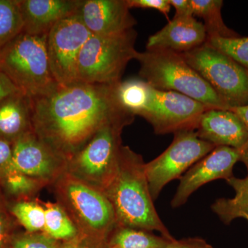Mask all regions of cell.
Here are the masks:
<instances>
[{"mask_svg":"<svg viewBox=\"0 0 248 248\" xmlns=\"http://www.w3.org/2000/svg\"><path fill=\"white\" fill-rule=\"evenodd\" d=\"M117 84L77 81L34 99L32 131L68 161L106 124L133 115L119 104Z\"/></svg>","mask_w":248,"mask_h":248,"instance_id":"cell-1","label":"cell"},{"mask_svg":"<svg viewBox=\"0 0 248 248\" xmlns=\"http://www.w3.org/2000/svg\"><path fill=\"white\" fill-rule=\"evenodd\" d=\"M145 165L141 155L122 146L115 175L104 191L115 212L116 224L156 231L174 240L155 208Z\"/></svg>","mask_w":248,"mask_h":248,"instance_id":"cell-2","label":"cell"},{"mask_svg":"<svg viewBox=\"0 0 248 248\" xmlns=\"http://www.w3.org/2000/svg\"><path fill=\"white\" fill-rule=\"evenodd\" d=\"M47 35L22 33L0 48V71L31 99L45 97L58 89L47 53Z\"/></svg>","mask_w":248,"mask_h":248,"instance_id":"cell-3","label":"cell"},{"mask_svg":"<svg viewBox=\"0 0 248 248\" xmlns=\"http://www.w3.org/2000/svg\"><path fill=\"white\" fill-rule=\"evenodd\" d=\"M140 76L151 87L172 91L202 103L209 108L229 110L215 91L186 62L182 53L170 50L138 52Z\"/></svg>","mask_w":248,"mask_h":248,"instance_id":"cell-4","label":"cell"},{"mask_svg":"<svg viewBox=\"0 0 248 248\" xmlns=\"http://www.w3.org/2000/svg\"><path fill=\"white\" fill-rule=\"evenodd\" d=\"M50 187L56 202L66 210L80 235L104 244L116 225L115 212L104 192L67 172Z\"/></svg>","mask_w":248,"mask_h":248,"instance_id":"cell-5","label":"cell"},{"mask_svg":"<svg viewBox=\"0 0 248 248\" xmlns=\"http://www.w3.org/2000/svg\"><path fill=\"white\" fill-rule=\"evenodd\" d=\"M135 117L124 116L104 125L68 160L67 172L104 192L117 170L123 146L122 132L133 123Z\"/></svg>","mask_w":248,"mask_h":248,"instance_id":"cell-6","label":"cell"},{"mask_svg":"<svg viewBox=\"0 0 248 248\" xmlns=\"http://www.w3.org/2000/svg\"><path fill=\"white\" fill-rule=\"evenodd\" d=\"M138 32L130 29L115 35H93L78 62L77 80L91 84L114 85L121 81L127 65L135 60Z\"/></svg>","mask_w":248,"mask_h":248,"instance_id":"cell-7","label":"cell"},{"mask_svg":"<svg viewBox=\"0 0 248 248\" xmlns=\"http://www.w3.org/2000/svg\"><path fill=\"white\" fill-rule=\"evenodd\" d=\"M229 108L248 105V71L206 43L182 53Z\"/></svg>","mask_w":248,"mask_h":248,"instance_id":"cell-8","label":"cell"},{"mask_svg":"<svg viewBox=\"0 0 248 248\" xmlns=\"http://www.w3.org/2000/svg\"><path fill=\"white\" fill-rule=\"evenodd\" d=\"M174 135L169 148L145 165L150 192L154 201L165 186L175 179H180L194 164L215 148L199 138L195 130H184Z\"/></svg>","mask_w":248,"mask_h":248,"instance_id":"cell-9","label":"cell"},{"mask_svg":"<svg viewBox=\"0 0 248 248\" xmlns=\"http://www.w3.org/2000/svg\"><path fill=\"white\" fill-rule=\"evenodd\" d=\"M91 35L77 14L62 19L49 31L46 42L49 65L60 86L78 81V59Z\"/></svg>","mask_w":248,"mask_h":248,"instance_id":"cell-10","label":"cell"},{"mask_svg":"<svg viewBox=\"0 0 248 248\" xmlns=\"http://www.w3.org/2000/svg\"><path fill=\"white\" fill-rule=\"evenodd\" d=\"M208 107L172 91L151 88V98L140 116L148 121L156 135L195 130L201 116Z\"/></svg>","mask_w":248,"mask_h":248,"instance_id":"cell-11","label":"cell"},{"mask_svg":"<svg viewBox=\"0 0 248 248\" xmlns=\"http://www.w3.org/2000/svg\"><path fill=\"white\" fill-rule=\"evenodd\" d=\"M14 166L19 172L50 187L67 172L68 159L29 132L13 143Z\"/></svg>","mask_w":248,"mask_h":248,"instance_id":"cell-12","label":"cell"},{"mask_svg":"<svg viewBox=\"0 0 248 248\" xmlns=\"http://www.w3.org/2000/svg\"><path fill=\"white\" fill-rule=\"evenodd\" d=\"M238 161H241V153L238 150L228 146L215 147L181 178L171 207L178 208L184 205L194 192L208 183L232 177L233 169Z\"/></svg>","mask_w":248,"mask_h":248,"instance_id":"cell-13","label":"cell"},{"mask_svg":"<svg viewBox=\"0 0 248 248\" xmlns=\"http://www.w3.org/2000/svg\"><path fill=\"white\" fill-rule=\"evenodd\" d=\"M197 136L215 147L228 146L241 153V161L248 164V131L242 121L230 110L208 109L195 129Z\"/></svg>","mask_w":248,"mask_h":248,"instance_id":"cell-14","label":"cell"},{"mask_svg":"<svg viewBox=\"0 0 248 248\" xmlns=\"http://www.w3.org/2000/svg\"><path fill=\"white\" fill-rule=\"evenodd\" d=\"M76 14L93 35L121 33L137 24L126 0H81Z\"/></svg>","mask_w":248,"mask_h":248,"instance_id":"cell-15","label":"cell"},{"mask_svg":"<svg viewBox=\"0 0 248 248\" xmlns=\"http://www.w3.org/2000/svg\"><path fill=\"white\" fill-rule=\"evenodd\" d=\"M207 39L203 24L194 16L174 17L162 29L148 38L146 50L186 53L204 45Z\"/></svg>","mask_w":248,"mask_h":248,"instance_id":"cell-16","label":"cell"},{"mask_svg":"<svg viewBox=\"0 0 248 248\" xmlns=\"http://www.w3.org/2000/svg\"><path fill=\"white\" fill-rule=\"evenodd\" d=\"M24 33L48 35L62 19L76 15L81 0H17Z\"/></svg>","mask_w":248,"mask_h":248,"instance_id":"cell-17","label":"cell"},{"mask_svg":"<svg viewBox=\"0 0 248 248\" xmlns=\"http://www.w3.org/2000/svg\"><path fill=\"white\" fill-rule=\"evenodd\" d=\"M33 99L19 92L0 99V138L14 143L32 131Z\"/></svg>","mask_w":248,"mask_h":248,"instance_id":"cell-18","label":"cell"},{"mask_svg":"<svg viewBox=\"0 0 248 248\" xmlns=\"http://www.w3.org/2000/svg\"><path fill=\"white\" fill-rule=\"evenodd\" d=\"M226 182L234 190V197L218 199L212 204V210L225 225L237 218H244L248 223V175L244 178L233 176Z\"/></svg>","mask_w":248,"mask_h":248,"instance_id":"cell-19","label":"cell"},{"mask_svg":"<svg viewBox=\"0 0 248 248\" xmlns=\"http://www.w3.org/2000/svg\"><path fill=\"white\" fill-rule=\"evenodd\" d=\"M172 241L155 235L153 232L116 224L106 240L105 246L106 248H164Z\"/></svg>","mask_w":248,"mask_h":248,"instance_id":"cell-20","label":"cell"},{"mask_svg":"<svg viewBox=\"0 0 248 248\" xmlns=\"http://www.w3.org/2000/svg\"><path fill=\"white\" fill-rule=\"evenodd\" d=\"M45 187L42 182L16 169L0 177V192L7 202L35 200Z\"/></svg>","mask_w":248,"mask_h":248,"instance_id":"cell-21","label":"cell"},{"mask_svg":"<svg viewBox=\"0 0 248 248\" xmlns=\"http://www.w3.org/2000/svg\"><path fill=\"white\" fill-rule=\"evenodd\" d=\"M192 14L204 20L208 39L211 37H239L234 31L229 29L222 18L221 9L223 1L221 0H190ZM207 39V40H208Z\"/></svg>","mask_w":248,"mask_h":248,"instance_id":"cell-22","label":"cell"},{"mask_svg":"<svg viewBox=\"0 0 248 248\" xmlns=\"http://www.w3.org/2000/svg\"><path fill=\"white\" fill-rule=\"evenodd\" d=\"M45 210V225L44 232L60 242L76 239L80 234L71 217L58 202H43Z\"/></svg>","mask_w":248,"mask_h":248,"instance_id":"cell-23","label":"cell"},{"mask_svg":"<svg viewBox=\"0 0 248 248\" xmlns=\"http://www.w3.org/2000/svg\"><path fill=\"white\" fill-rule=\"evenodd\" d=\"M151 88L143 79L121 81L116 86V96L121 107L135 116H140L149 102Z\"/></svg>","mask_w":248,"mask_h":248,"instance_id":"cell-24","label":"cell"},{"mask_svg":"<svg viewBox=\"0 0 248 248\" xmlns=\"http://www.w3.org/2000/svg\"><path fill=\"white\" fill-rule=\"evenodd\" d=\"M6 203L10 213L24 231L29 232H44L45 210L40 199L17 202L6 201Z\"/></svg>","mask_w":248,"mask_h":248,"instance_id":"cell-25","label":"cell"},{"mask_svg":"<svg viewBox=\"0 0 248 248\" xmlns=\"http://www.w3.org/2000/svg\"><path fill=\"white\" fill-rule=\"evenodd\" d=\"M23 31V21L17 0H0V48Z\"/></svg>","mask_w":248,"mask_h":248,"instance_id":"cell-26","label":"cell"},{"mask_svg":"<svg viewBox=\"0 0 248 248\" xmlns=\"http://www.w3.org/2000/svg\"><path fill=\"white\" fill-rule=\"evenodd\" d=\"M205 43L232 59L248 71V37H211Z\"/></svg>","mask_w":248,"mask_h":248,"instance_id":"cell-27","label":"cell"},{"mask_svg":"<svg viewBox=\"0 0 248 248\" xmlns=\"http://www.w3.org/2000/svg\"><path fill=\"white\" fill-rule=\"evenodd\" d=\"M60 244L45 232H29L18 230L13 234L9 248H58Z\"/></svg>","mask_w":248,"mask_h":248,"instance_id":"cell-28","label":"cell"},{"mask_svg":"<svg viewBox=\"0 0 248 248\" xmlns=\"http://www.w3.org/2000/svg\"><path fill=\"white\" fill-rule=\"evenodd\" d=\"M18 223L8 209L6 201L0 192V248H9L13 234L18 231Z\"/></svg>","mask_w":248,"mask_h":248,"instance_id":"cell-29","label":"cell"},{"mask_svg":"<svg viewBox=\"0 0 248 248\" xmlns=\"http://www.w3.org/2000/svg\"><path fill=\"white\" fill-rule=\"evenodd\" d=\"M14 169L13 143L0 138V177Z\"/></svg>","mask_w":248,"mask_h":248,"instance_id":"cell-30","label":"cell"},{"mask_svg":"<svg viewBox=\"0 0 248 248\" xmlns=\"http://www.w3.org/2000/svg\"><path fill=\"white\" fill-rule=\"evenodd\" d=\"M128 7L156 10L168 17L171 5L169 0H126Z\"/></svg>","mask_w":248,"mask_h":248,"instance_id":"cell-31","label":"cell"},{"mask_svg":"<svg viewBox=\"0 0 248 248\" xmlns=\"http://www.w3.org/2000/svg\"><path fill=\"white\" fill-rule=\"evenodd\" d=\"M164 248H213L205 239L200 237L185 238L170 241Z\"/></svg>","mask_w":248,"mask_h":248,"instance_id":"cell-32","label":"cell"},{"mask_svg":"<svg viewBox=\"0 0 248 248\" xmlns=\"http://www.w3.org/2000/svg\"><path fill=\"white\" fill-rule=\"evenodd\" d=\"M58 248H106L105 243L99 244L79 235L76 239L61 242Z\"/></svg>","mask_w":248,"mask_h":248,"instance_id":"cell-33","label":"cell"},{"mask_svg":"<svg viewBox=\"0 0 248 248\" xmlns=\"http://www.w3.org/2000/svg\"><path fill=\"white\" fill-rule=\"evenodd\" d=\"M170 4L175 9L174 17L193 16L190 0H169Z\"/></svg>","mask_w":248,"mask_h":248,"instance_id":"cell-34","label":"cell"},{"mask_svg":"<svg viewBox=\"0 0 248 248\" xmlns=\"http://www.w3.org/2000/svg\"><path fill=\"white\" fill-rule=\"evenodd\" d=\"M19 91H20L13 84L12 81L0 71V99Z\"/></svg>","mask_w":248,"mask_h":248,"instance_id":"cell-35","label":"cell"},{"mask_svg":"<svg viewBox=\"0 0 248 248\" xmlns=\"http://www.w3.org/2000/svg\"><path fill=\"white\" fill-rule=\"evenodd\" d=\"M229 110L234 112L239 117L240 120L242 121L248 131V105L244 106V107L231 108Z\"/></svg>","mask_w":248,"mask_h":248,"instance_id":"cell-36","label":"cell"}]
</instances>
